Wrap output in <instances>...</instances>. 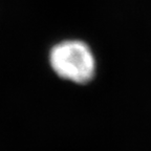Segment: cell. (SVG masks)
<instances>
[{
	"mask_svg": "<svg viewBox=\"0 0 151 151\" xmlns=\"http://www.w3.org/2000/svg\"><path fill=\"white\" fill-rule=\"evenodd\" d=\"M48 62L59 78L73 84H88L97 73L93 52L87 43L78 39H66L52 45Z\"/></svg>",
	"mask_w": 151,
	"mask_h": 151,
	"instance_id": "obj_1",
	"label": "cell"
}]
</instances>
